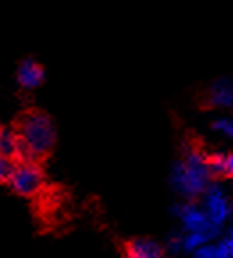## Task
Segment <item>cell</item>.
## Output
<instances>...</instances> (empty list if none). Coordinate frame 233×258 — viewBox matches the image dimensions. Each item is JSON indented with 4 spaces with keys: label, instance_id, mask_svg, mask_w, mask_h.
<instances>
[{
    "label": "cell",
    "instance_id": "6da1fadb",
    "mask_svg": "<svg viewBox=\"0 0 233 258\" xmlns=\"http://www.w3.org/2000/svg\"><path fill=\"white\" fill-rule=\"evenodd\" d=\"M11 128L18 141L20 162L45 164L55 148V126L48 112L39 107H25L15 116Z\"/></svg>",
    "mask_w": 233,
    "mask_h": 258
},
{
    "label": "cell",
    "instance_id": "7a4b0ae2",
    "mask_svg": "<svg viewBox=\"0 0 233 258\" xmlns=\"http://www.w3.org/2000/svg\"><path fill=\"white\" fill-rule=\"evenodd\" d=\"M212 171L208 167V157H205L198 148H189L185 157L176 162L173 171V182L185 196L192 198L201 194L208 185Z\"/></svg>",
    "mask_w": 233,
    "mask_h": 258
},
{
    "label": "cell",
    "instance_id": "3957f363",
    "mask_svg": "<svg viewBox=\"0 0 233 258\" xmlns=\"http://www.w3.org/2000/svg\"><path fill=\"white\" fill-rule=\"evenodd\" d=\"M46 175L41 164L36 162H18L9 182L11 189L23 198L39 196L45 189Z\"/></svg>",
    "mask_w": 233,
    "mask_h": 258
},
{
    "label": "cell",
    "instance_id": "277c9868",
    "mask_svg": "<svg viewBox=\"0 0 233 258\" xmlns=\"http://www.w3.org/2000/svg\"><path fill=\"white\" fill-rule=\"evenodd\" d=\"M198 103L203 109H233V77L212 80L198 95Z\"/></svg>",
    "mask_w": 233,
    "mask_h": 258
},
{
    "label": "cell",
    "instance_id": "5b68a950",
    "mask_svg": "<svg viewBox=\"0 0 233 258\" xmlns=\"http://www.w3.org/2000/svg\"><path fill=\"white\" fill-rule=\"evenodd\" d=\"M176 212H178L180 219L184 221L185 228H187L189 232H198V233H205L208 239H212V237L217 235V226H214V224L210 223V219H208V216H206L205 210L198 209L196 205H182L176 209Z\"/></svg>",
    "mask_w": 233,
    "mask_h": 258
},
{
    "label": "cell",
    "instance_id": "8992f818",
    "mask_svg": "<svg viewBox=\"0 0 233 258\" xmlns=\"http://www.w3.org/2000/svg\"><path fill=\"white\" fill-rule=\"evenodd\" d=\"M45 80V68L34 57H25L16 68V82L23 91H32L39 88Z\"/></svg>",
    "mask_w": 233,
    "mask_h": 258
},
{
    "label": "cell",
    "instance_id": "52a82bcc",
    "mask_svg": "<svg viewBox=\"0 0 233 258\" xmlns=\"http://www.w3.org/2000/svg\"><path fill=\"white\" fill-rule=\"evenodd\" d=\"M205 212L214 226H221L229 216L228 200L219 187H210L205 196Z\"/></svg>",
    "mask_w": 233,
    "mask_h": 258
},
{
    "label": "cell",
    "instance_id": "ba28073f",
    "mask_svg": "<svg viewBox=\"0 0 233 258\" xmlns=\"http://www.w3.org/2000/svg\"><path fill=\"white\" fill-rule=\"evenodd\" d=\"M123 258H162V247L146 237H134L121 242Z\"/></svg>",
    "mask_w": 233,
    "mask_h": 258
},
{
    "label": "cell",
    "instance_id": "9c48e42d",
    "mask_svg": "<svg viewBox=\"0 0 233 258\" xmlns=\"http://www.w3.org/2000/svg\"><path fill=\"white\" fill-rule=\"evenodd\" d=\"M0 153L8 159H13L15 162H20V148H18V141L13 132L11 126H4L2 132H0Z\"/></svg>",
    "mask_w": 233,
    "mask_h": 258
},
{
    "label": "cell",
    "instance_id": "30bf717a",
    "mask_svg": "<svg viewBox=\"0 0 233 258\" xmlns=\"http://www.w3.org/2000/svg\"><path fill=\"white\" fill-rule=\"evenodd\" d=\"M208 167L212 171V176H231L233 178V153L208 155Z\"/></svg>",
    "mask_w": 233,
    "mask_h": 258
},
{
    "label": "cell",
    "instance_id": "8fae6325",
    "mask_svg": "<svg viewBox=\"0 0 233 258\" xmlns=\"http://www.w3.org/2000/svg\"><path fill=\"white\" fill-rule=\"evenodd\" d=\"M16 164L18 162H15L13 159H8V157H4L0 153V185H6V183L11 182L13 173L16 169Z\"/></svg>",
    "mask_w": 233,
    "mask_h": 258
},
{
    "label": "cell",
    "instance_id": "7c38bea8",
    "mask_svg": "<svg viewBox=\"0 0 233 258\" xmlns=\"http://www.w3.org/2000/svg\"><path fill=\"white\" fill-rule=\"evenodd\" d=\"M208 237L205 235V233H198V232H189L187 235L182 239V242H184V247L185 249H191V251H196L199 249L201 246H205L206 242H208Z\"/></svg>",
    "mask_w": 233,
    "mask_h": 258
},
{
    "label": "cell",
    "instance_id": "4fadbf2b",
    "mask_svg": "<svg viewBox=\"0 0 233 258\" xmlns=\"http://www.w3.org/2000/svg\"><path fill=\"white\" fill-rule=\"evenodd\" d=\"M212 128L224 134V136H228L229 139H233V119L231 118H217L212 123Z\"/></svg>",
    "mask_w": 233,
    "mask_h": 258
},
{
    "label": "cell",
    "instance_id": "5bb4252c",
    "mask_svg": "<svg viewBox=\"0 0 233 258\" xmlns=\"http://www.w3.org/2000/svg\"><path fill=\"white\" fill-rule=\"evenodd\" d=\"M196 258H215V246H210V244H205L199 249L194 251Z\"/></svg>",
    "mask_w": 233,
    "mask_h": 258
},
{
    "label": "cell",
    "instance_id": "9a60e30c",
    "mask_svg": "<svg viewBox=\"0 0 233 258\" xmlns=\"http://www.w3.org/2000/svg\"><path fill=\"white\" fill-rule=\"evenodd\" d=\"M215 258H231V254H229L228 247H226L224 242H221L219 246H215Z\"/></svg>",
    "mask_w": 233,
    "mask_h": 258
},
{
    "label": "cell",
    "instance_id": "2e32d148",
    "mask_svg": "<svg viewBox=\"0 0 233 258\" xmlns=\"http://www.w3.org/2000/svg\"><path fill=\"white\" fill-rule=\"evenodd\" d=\"M224 244H226V247H228L229 254H231V258H233V237H229V239H226V240H224Z\"/></svg>",
    "mask_w": 233,
    "mask_h": 258
},
{
    "label": "cell",
    "instance_id": "e0dca14e",
    "mask_svg": "<svg viewBox=\"0 0 233 258\" xmlns=\"http://www.w3.org/2000/svg\"><path fill=\"white\" fill-rule=\"evenodd\" d=\"M2 128H4V125H0V132H2Z\"/></svg>",
    "mask_w": 233,
    "mask_h": 258
}]
</instances>
